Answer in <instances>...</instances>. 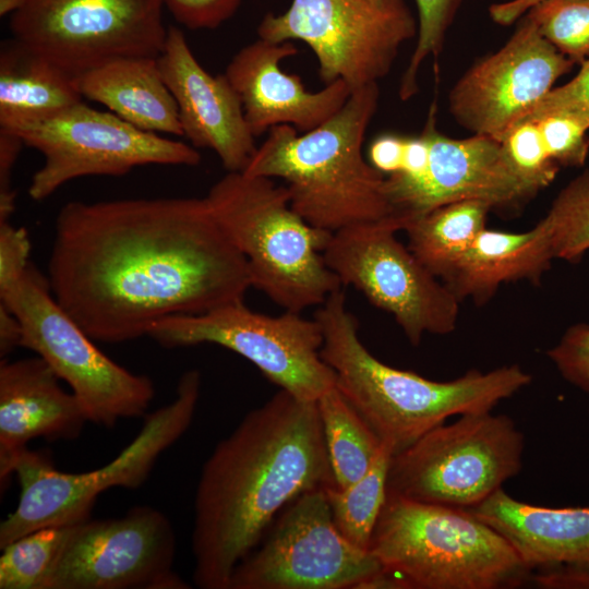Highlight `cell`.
Listing matches in <instances>:
<instances>
[{
    "mask_svg": "<svg viewBox=\"0 0 589 589\" xmlns=\"http://www.w3.org/2000/svg\"><path fill=\"white\" fill-rule=\"evenodd\" d=\"M31 241L27 231L10 221L0 224V283L21 274L29 264Z\"/></svg>",
    "mask_w": 589,
    "mask_h": 589,
    "instance_id": "38",
    "label": "cell"
},
{
    "mask_svg": "<svg viewBox=\"0 0 589 589\" xmlns=\"http://www.w3.org/2000/svg\"><path fill=\"white\" fill-rule=\"evenodd\" d=\"M175 555L168 517L134 506L119 518L77 524L47 589H188L173 570Z\"/></svg>",
    "mask_w": 589,
    "mask_h": 589,
    "instance_id": "16",
    "label": "cell"
},
{
    "mask_svg": "<svg viewBox=\"0 0 589 589\" xmlns=\"http://www.w3.org/2000/svg\"><path fill=\"white\" fill-rule=\"evenodd\" d=\"M527 19L575 63L589 59V0H542L530 8Z\"/></svg>",
    "mask_w": 589,
    "mask_h": 589,
    "instance_id": "30",
    "label": "cell"
},
{
    "mask_svg": "<svg viewBox=\"0 0 589 589\" xmlns=\"http://www.w3.org/2000/svg\"><path fill=\"white\" fill-rule=\"evenodd\" d=\"M551 115L570 116L589 128V59L580 64L572 80L553 87L522 120Z\"/></svg>",
    "mask_w": 589,
    "mask_h": 589,
    "instance_id": "35",
    "label": "cell"
},
{
    "mask_svg": "<svg viewBox=\"0 0 589 589\" xmlns=\"http://www.w3.org/2000/svg\"><path fill=\"white\" fill-rule=\"evenodd\" d=\"M566 218L554 200L532 229L506 232L483 229L443 283L461 300L488 301L502 283L527 279L538 284L554 259H560Z\"/></svg>",
    "mask_w": 589,
    "mask_h": 589,
    "instance_id": "22",
    "label": "cell"
},
{
    "mask_svg": "<svg viewBox=\"0 0 589 589\" xmlns=\"http://www.w3.org/2000/svg\"><path fill=\"white\" fill-rule=\"evenodd\" d=\"M147 336L166 348L214 344L232 350L280 389L303 400L316 401L336 385L334 371L321 357V325L301 313L269 316L242 300L200 314L168 316Z\"/></svg>",
    "mask_w": 589,
    "mask_h": 589,
    "instance_id": "11",
    "label": "cell"
},
{
    "mask_svg": "<svg viewBox=\"0 0 589 589\" xmlns=\"http://www.w3.org/2000/svg\"><path fill=\"white\" fill-rule=\"evenodd\" d=\"M76 84L83 98L104 105L141 130L183 135L176 100L157 58L115 59L79 74Z\"/></svg>",
    "mask_w": 589,
    "mask_h": 589,
    "instance_id": "24",
    "label": "cell"
},
{
    "mask_svg": "<svg viewBox=\"0 0 589 589\" xmlns=\"http://www.w3.org/2000/svg\"><path fill=\"white\" fill-rule=\"evenodd\" d=\"M157 62L176 100L183 136L193 147L214 151L228 172H242L257 146L226 74L207 72L176 26L167 28Z\"/></svg>",
    "mask_w": 589,
    "mask_h": 589,
    "instance_id": "19",
    "label": "cell"
},
{
    "mask_svg": "<svg viewBox=\"0 0 589 589\" xmlns=\"http://www.w3.org/2000/svg\"><path fill=\"white\" fill-rule=\"evenodd\" d=\"M390 450L383 445L370 469L347 488H325L333 520L353 545L369 551L372 534L386 500Z\"/></svg>",
    "mask_w": 589,
    "mask_h": 589,
    "instance_id": "28",
    "label": "cell"
},
{
    "mask_svg": "<svg viewBox=\"0 0 589 589\" xmlns=\"http://www.w3.org/2000/svg\"><path fill=\"white\" fill-rule=\"evenodd\" d=\"M314 318L323 332L321 357L334 371L336 387L392 455L450 417L492 411L531 382L516 364L485 373L471 370L448 382L387 365L362 344L341 289L320 305Z\"/></svg>",
    "mask_w": 589,
    "mask_h": 589,
    "instance_id": "3",
    "label": "cell"
},
{
    "mask_svg": "<svg viewBox=\"0 0 589 589\" xmlns=\"http://www.w3.org/2000/svg\"><path fill=\"white\" fill-rule=\"evenodd\" d=\"M40 357L0 363V481L34 438L74 440L88 422L72 392Z\"/></svg>",
    "mask_w": 589,
    "mask_h": 589,
    "instance_id": "21",
    "label": "cell"
},
{
    "mask_svg": "<svg viewBox=\"0 0 589 589\" xmlns=\"http://www.w3.org/2000/svg\"><path fill=\"white\" fill-rule=\"evenodd\" d=\"M538 587L546 589H589V564H568L543 568L531 575Z\"/></svg>",
    "mask_w": 589,
    "mask_h": 589,
    "instance_id": "40",
    "label": "cell"
},
{
    "mask_svg": "<svg viewBox=\"0 0 589 589\" xmlns=\"http://www.w3.org/2000/svg\"><path fill=\"white\" fill-rule=\"evenodd\" d=\"M257 35L305 43L325 84L341 80L354 91L389 73L418 23L405 0H292L284 13H267Z\"/></svg>",
    "mask_w": 589,
    "mask_h": 589,
    "instance_id": "10",
    "label": "cell"
},
{
    "mask_svg": "<svg viewBox=\"0 0 589 589\" xmlns=\"http://www.w3.org/2000/svg\"><path fill=\"white\" fill-rule=\"evenodd\" d=\"M405 136L384 134L369 147V163L385 176L396 172L402 160Z\"/></svg>",
    "mask_w": 589,
    "mask_h": 589,
    "instance_id": "41",
    "label": "cell"
},
{
    "mask_svg": "<svg viewBox=\"0 0 589 589\" xmlns=\"http://www.w3.org/2000/svg\"><path fill=\"white\" fill-rule=\"evenodd\" d=\"M205 200L245 259L252 287L285 311L320 306L340 289L323 255L332 233L313 227L291 207L285 185L271 178L227 172Z\"/></svg>",
    "mask_w": 589,
    "mask_h": 589,
    "instance_id": "5",
    "label": "cell"
},
{
    "mask_svg": "<svg viewBox=\"0 0 589 589\" xmlns=\"http://www.w3.org/2000/svg\"><path fill=\"white\" fill-rule=\"evenodd\" d=\"M557 199L567 219L560 259L577 262L589 250V170L573 179Z\"/></svg>",
    "mask_w": 589,
    "mask_h": 589,
    "instance_id": "34",
    "label": "cell"
},
{
    "mask_svg": "<svg viewBox=\"0 0 589 589\" xmlns=\"http://www.w3.org/2000/svg\"><path fill=\"white\" fill-rule=\"evenodd\" d=\"M576 63L526 17L509 40L455 84L449 111L472 134L501 142Z\"/></svg>",
    "mask_w": 589,
    "mask_h": 589,
    "instance_id": "17",
    "label": "cell"
},
{
    "mask_svg": "<svg viewBox=\"0 0 589 589\" xmlns=\"http://www.w3.org/2000/svg\"><path fill=\"white\" fill-rule=\"evenodd\" d=\"M418 40L399 86V97L407 100L418 93V73L422 62L441 51L445 34L459 0H416Z\"/></svg>",
    "mask_w": 589,
    "mask_h": 589,
    "instance_id": "31",
    "label": "cell"
},
{
    "mask_svg": "<svg viewBox=\"0 0 589 589\" xmlns=\"http://www.w3.org/2000/svg\"><path fill=\"white\" fill-rule=\"evenodd\" d=\"M23 146L17 135L0 129V224L10 221L15 209L12 173Z\"/></svg>",
    "mask_w": 589,
    "mask_h": 589,
    "instance_id": "39",
    "label": "cell"
},
{
    "mask_svg": "<svg viewBox=\"0 0 589 589\" xmlns=\"http://www.w3.org/2000/svg\"><path fill=\"white\" fill-rule=\"evenodd\" d=\"M469 510L501 533L530 570L589 564V507L531 505L500 489Z\"/></svg>",
    "mask_w": 589,
    "mask_h": 589,
    "instance_id": "23",
    "label": "cell"
},
{
    "mask_svg": "<svg viewBox=\"0 0 589 589\" xmlns=\"http://www.w3.org/2000/svg\"><path fill=\"white\" fill-rule=\"evenodd\" d=\"M316 406L335 486L347 488L366 473L383 444L336 385Z\"/></svg>",
    "mask_w": 589,
    "mask_h": 589,
    "instance_id": "27",
    "label": "cell"
},
{
    "mask_svg": "<svg viewBox=\"0 0 589 589\" xmlns=\"http://www.w3.org/2000/svg\"><path fill=\"white\" fill-rule=\"evenodd\" d=\"M378 96L377 83L352 91L333 117L301 135L291 125L273 127L242 172L284 180L291 207L317 229L402 230L386 176L362 153Z\"/></svg>",
    "mask_w": 589,
    "mask_h": 589,
    "instance_id": "4",
    "label": "cell"
},
{
    "mask_svg": "<svg viewBox=\"0 0 589 589\" xmlns=\"http://www.w3.org/2000/svg\"><path fill=\"white\" fill-rule=\"evenodd\" d=\"M369 551L418 589H500L531 576L512 544L469 509L386 495Z\"/></svg>",
    "mask_w": 589,
    "mask_h": 589,
    "instance_id": "6",
    "label": "cell"
},
{
    "mask_svg": "<svg viewBox=\"0 0 589 589\" xmlns=\"http://www.w3.org/2000/svg\"><path fill=\"white\" fill-rule=\"evenodd\" d=\"M82 100L76 76L14 37L1 44V130L32 125Z\"/></svg>",
    "mask_w": 589,
    "mask_h": 589,
    "instance_id": "25",
    "label": "cell"
},
{
    "mask_svg": "<svg viewBox=\"0 0 589 589\" xmlns=\"http://www.w3.org/2000/svg\"><path fill=\"white\" fill-rule=\"evenodd\" d=\"M548 357L566 381L589 393V325L569 327Z\"/></svg>",
    "mask_w": 589,
    "mask_h": 589,
    "instance_id": "36",
    "label": "cell"
},
{
    "mask_svg": "<svg viewBox=\"0 0 589 589\" xmlns=\"http://www.w3.org/2000/svg\"><path fill=\"white\" fill-rule=\"evenodd\" d=\"M163 0H28L10 15L13 37L74 76L127 57L157 58Z\"/></svg>",
    "mask_w": 589,
    "mask_h": 589,
    "instance_id": "13",
    "label": "cell"
},
{
    "mask_svg": "<svg viewBox=\"0 0 589 589\" xmlns=\"http://www.w3.org/2000/svg\"><path fill=\"white\" fill-rule=\"evenodd\" d=\"M501 144L512 167L537 190L554 180L558 165L550 157L537 121L516 123L503 136Z\"/></svg>",
    "mask_w": 589,
    "mask_h": 589,
    "instance_id": "32",
    "label": "cell"
},
{
    "mask_svg": "<svg viewBox=\"0 0 589 589\" xmlns=\"http://www.w3.org/2000/svg\"><path fill=\"white\" fill-rule=\"evenodd\" d=\"M200 394V372L187 371L173 400L145 414L132 442L111 461L88 472H63L48 456L25 449L14 464L20 496L15 509L0 524V549L39 528L88 520L97 497L111 488H140L161 453L189 429Z\"/></svg>",
    "mask_w": 589,
    "mask_h": 589,
    "instance_id": "7",
    "label": "cell"
},
{
    "mask_svg": "<svg viewBox=\"0 0 589 589\" xmlns=\"http://www.w3.org/2000/svg\"><path fill=\"white\" fill-rule=\"evenodd\" d=\"M386 226L332 233L323 252L341 285L360 290L390 313L408 340L418 346L424 334L456 328L459 299L396 238Z\"/></svg>",
    "mask_w": 589,
    "mask_h": 589,
    "instance_id": "15",
    "label": "cell"
},
{
    "mask_svg": "<svg viewBox=\"0 0 589 589\" xmlns=\"http://www.w3.org/2000/svg\"><path fill=\"white\" fill-rule=\"evenodd\" d=\"M172 16L190 29H215L229 20L241 0H163Z\"/></svg>",
    "mask_w": 589,
    "mask_h": 589,
    "instance_id": "37",
    "label": "cell"
},
{
    "mask_svg": "<svg viewBox=\"0 0 589 589\" xmlns=\"http://www.w3.org/2000/svg\"><path fill=\"white\" fill-rule=\"evenodd\" d=\"M335 485L316 401L280 389L205 461L194 497L193 581L229 589L237 565L301 494Z\"/></svg>",
    "mask_w": 589,
    "mask_h": 589,
    "instance_id": "2",
    "label": "cell"
},
{
    "mask_svg": "<svg viewBox=\"0 0 589 589\" xmlns=\"http://www.w3.org/2000/svg\"><path fill=\"white\" fill-rule=\"evenodd\" d=\"M76 525L39 528L1 548L0 589H47Z\"/></svg>",
    "mask_w": 589,
    "mask_h": 589,
    "instance_id": "29",
    "label": "cell"
},
{
    "mask_svg": "<svg viewBox=\"0 0 589 589\" xmlns=\"http://www.w3.org/2000/svg\"><path fill=\"white\" fill-rule=\"evenodd\" d=\"M28 0H0V15H12L19 11Z\"/></svg>",
    "mask_w": 589,
    "mask_h": 589,
    "instance_id": "44",
    "label": "cell"
},
{
    "mask_svg": "<svg viewBox=\"0 0 589 589\" xmlns=\"http://www.w3.org/2000/svg\"><path fill=\"white\" fill-rule=\"evenodd\" d=\"M22 328L17 317L0 303V357L7 359L15 348L21 347Z\"/></svg>",
    "mask_w": 589,
    "mask_h": 589,
    "instance_id": "42",
    "label": "cell"
},
{
    "mask_svg": "<svg viewBox=\"0 0 589 589\" xmlns=\"http://www.w3.org/2000/svg\"><path fill=\"white\" fill-rule=\"evenodd\" d=\"M524 447L522 433L505 414L459 416L392 455L387 495L473 508L520 471Z\"/></svg>",
    "mask_w": 589,
    "mask_h": 589,
    "instance_id": "9",
    "label": "cell"
},
{
    "mask_svg": "<svg viewBox=\"0 0 589 589\" xmlns=\"http://www.w3.org/2000/svg\"><path fill=\"white\" fill-rule=\"evenodd\" d=\"M0 303L19 320L21 347L44 359L83 407L88 422L112 428L120 419L145 416L155 387L106 356L60 305L47 276L31 262L0 283Z\"/></svg>",
    "mask_w": 589,
    "mask_h": 589,
    "instance_id": "8",
    "label": "cell"
},
{
    "mask_svg": "<svg viewBox=\"0 0 589 589\" xmlns=\"http://www.w3.org/2000/svg\"><path fill=\"white\" fill-rule=\"evenodd\" d=\"M298 53L291 41L263 38L241 48L228 63L226 76L238 94L252 134L287 124L308 132L333 117L352 89L341 80L317 92L308 91L298 75L280 69V62Z\"/></svg>",
    "mask_w": 589,
    "mask_h": 589,
    "instance_id": "20",
    "label": "cell"
},
{
    "mask_svg": "<svg viewBox=\"0 0 589 589\" xmlns=\"http://www.w3.org/2000/svg\"><path fill=\"white\" fill-rule=\"evenodd\" d=\"M537 121L545 147L558 166L581 167L589 154V128L566 115H551Z\"/></svg>",
    "mask_w": 589,
    "mask_h": 589,
    "instance_id": "33",
    "label": "cell"
},
{
    "mask_svg": "<svg viewBox=\"0 0 589 589\" xmlns=\"http://www.w3.org/2000/svg\"><path fill=\"white\" fill-rule=\"evenodd\" d=\"M324 489L301 494L279 514L261 546L237 565L229 589H357L384 568L339 532Z\"/></svg>",
    "mask_w": 589,
    "mask_h": 589,
    "instance_id": "14",
    "label": "cell"
},
{
    "mask_svg": "<svg viewBox=\"0 0 589 589\" xmlns=\"http://www.w3.org/2000/svg\"><path fill=\"white\" fill-rule=\"evenodd\" d=\"M542 0H514L506 3L494 4L490 9L491 16L496 23L509 24L522 12L532 8Z\"/></svg>",
    "mask_w": 589,
    "mask_h": 589,
    "instance_id": "43",
    "label": "cell"
},
{
    "mask_svg": "<svg viewBox=\"0 0 589 589\" xmlns=\"http://www.w3.org/2000/svg\"><path fill=\"white\" fill-rule=\"evenodd\" d=\"M491 209L488 203L479 200L438 206L404 230L408 248L433 275L444 280L485 229Z\"/></svg>",
    "mask_w": 589,
    "mask_h": 589,
    "instance_id": "26",
    "label": "cell"
},
{
    "mask_svg": "<svg viewBox=\"0 0 589 589\" xmlns=\"http://www.w3.org/2000/svg\"><path fill=\"white\" fill-rule=\"evenodd\" d=\"M47 272L60 305L101 342L242 301L252 287L205 197L69 202L56 218Z\"/></svg>",
    "mask_w": 589,
    "mask_h": 589,
    "instance_id": "1",
    "label": "cell"
},
{
    "mask_svg": "<svg viewBox=\"0 0 589 589\" xmlns=\"http://www.w3.org/2000/svg\"><path fill=\"white\" fill-rule=\"evenodd\" d=\"M11 133L44 156L27 190L34 201L49 197L64 183L81 177H119L139 166H196L201 161L192 145L141 130L83 100Z\"/></svg>",
    "mask_w": 589,
    "mask_h": 589,
    "instance_id": "12",
    "label": "cell"
},
{
    "mask_svg": "<svg viewBox=\"0 0 589 589\" xmlns=\"http://www.w3.org/2000/svg\"><path fill=\"white\" fill-rule=\"evenodd\" d=\"M435 113L433 104L424 125L430 141L426 169L396 203L404 230L413 220L448 203L479 200L492 209L512 208L539 192L512 167L500 141L477 134L452 139L436 129Z\"/></svg>",
    "mask_w": 589,
    "mask_h": 589,
    "instance_id": "18",
    "label": "cell"
}]
</instances>
